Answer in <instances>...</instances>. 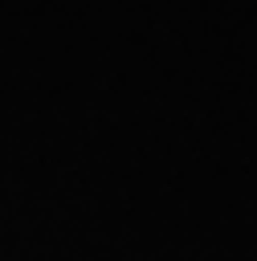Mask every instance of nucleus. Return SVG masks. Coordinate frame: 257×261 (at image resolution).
Returning <instances> with one entry per match:
<instances>
[]
</instances>
